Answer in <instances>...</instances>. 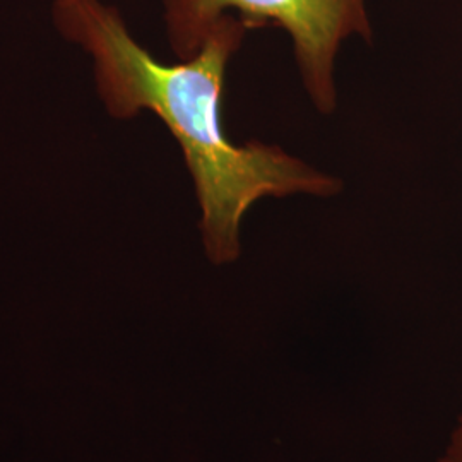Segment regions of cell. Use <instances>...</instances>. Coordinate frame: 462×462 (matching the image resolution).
<instances>
[{"label": "cell", "mask_w": 462, "mask_h": 462, "mask_svg": "<svg viewBox=\"0 0 462 462\" xmlns=\"http://www.w3.org/2000/svg\"><path fill=\"white\" fill-rule=\"evenodd\" d=\"M60 33L93 59L98 93L116 118L149 110L179 141L200 206L206 254L215 264L240 255V225L257 200L312 194L328 198L341 182L278 146L235 144L223 127L225 74L250 26L221 17L200 49L179 64H163L141 47L118 11L99 0H55Z\"/></svg>", "instance_id": "cell-1"}, {"label": "cell", "mask_w": 462, "mask_h": 462, "mask_svg": "<svg viewBox=\"0 0 462 462\" xmlns=\"http://www.w3.org/2000/svg\"><path fill=\"white\" fill-rule=\"evenodd\" d=\"M231 11L250 28L274 24L291 36L300 74L315 106H336L334 60L349 36L372 40L365 0H165L168 40L180 59H190L216 23Z\"/></svg>", "instance_id": "cell-2"}, {"label": "cell", "mask_w": 462, "mask_h": 462, "mask_svg": "<svg viewBox=\"0 0 462 462\" xmlns=\"http://www.w3.org/2000/svg\"><path fill=\"white\" fill-rule=\"evenodd\" d=\"M439 462H462V414Z\"/></svg>", "instance_id": "cell-3"}]
</instances>
